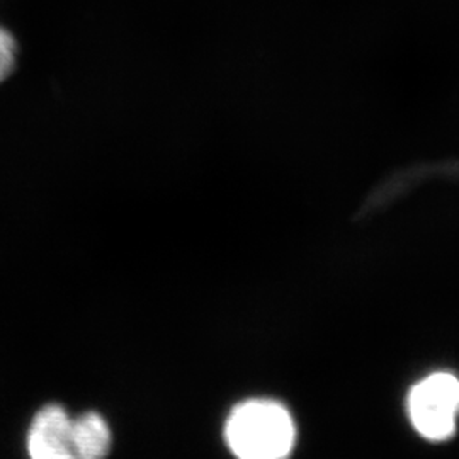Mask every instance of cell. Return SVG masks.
Instances as JSON below:
<instances>
[{
    "instance_id": "cell-1",
    "label": "cell",
    "mask_w": 459,
    "mask_h": 459,
    "mask_svg": "<svg viewBox=\"0 0 459 459\" xmlns=\"http://www.w3.org/2000/svg\"><path fill=\"white\" fill-rule=\"evenodd\" d=\"M225 441L237 459H288L296 444L295 420L276 400H247L230 413Z\"/></svg>"
},
{
    "instance_id": "cell-2",
    "label": "cell",
    "mask_w": 459,
    "mask_h": 459,
    "mask_svg": "<svg viewBox=\"0 0 459 459\" xmlns=\"http://www.w3.org/2000/svg\"><path fill=\"white\" fill-rule=\"evenodd\" d=\"M409 415L415 430L429 441H446L456 430L459 379L449 373H434L411 388Z\"/></svg>"
},
{
    "instance_id": "cell-3",
    "label": "cell",
    "mask_w": 459,
    "mask_h": 459,
    "mask_svg": "<svg viewBox=\"0 0 459 459\" xmlns=\"http://www.w3.org/2000/svg\"><path fill=\"white\" fill-rule=\"evenodd\" d=\"M26 449L30 459H83L75 419L60 405H47L34 415Z\"/></svg>"
},
{
    "instance_id": "cell-4",
    "label": "cell",
    "mask_w": 459,
    "mask_h": 459,
    "mask_svg": "<svg viewBox=\"0 0 459 459\" xmlns=\"http://www.w3.org/2000/svg\"><path fill=\"white\" fill-rule=\"evenodd\" d=\"M75 429L83 459H104L113 444L111 429L96 411H87L75 419Z\"/></svg>"
},
{
    "instance_id": "cell-5",
    "label": "cell",
    "mask_w": 459,
    "mask_h": 459,
    "mask_svg": "<svg viewBox=\"0 0 459 459\" xmlns=\"http://www.w3.org/2000/svg\"><path fill=\"white\" fill-rule=\"evenodd\" d=\"M17 45L13 34L0 28V82L11 75L16 65Z\"/></svg>"
}]
</instances>
